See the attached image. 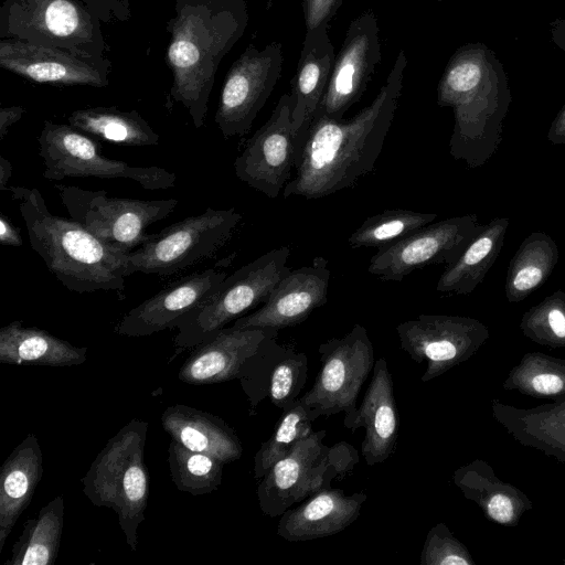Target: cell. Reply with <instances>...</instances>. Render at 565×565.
I'll return each mask as SVG.
<instances>
[{
    "mask_svg": "<svg viewBox=\"0 0 565 565\" xmlns=\"http://www.w3.org/2000/svg\"><path fill=\"white\" fill-rule=\"evenodd\" d=\"M542 278V273L536 267L521 269L514 278V287L519 290H527L536 286Z\"/></svg>",
    "mask_w": 565,
    "mask_h": 565,
    "instance_id": "42",
    "label": "cell"
},
{
    "mask_svg": "<svg viewBox=\"0 0 565 565\" xmlns=\"http://www.w3.org/2000/svg\"><path fill=\"white\" fill-rule=\"evenodd\" d=\"M77 130L97 139L126 146H157L159 135L136 110L117 107H87L74 110L67 118Z\"/></svg>",
    "mask_w": 565,
    "mask_h": 565,
    "instance_id": "29",
    "label": "cell"
},
{
    "mask_svg": "<svg viewBox=\"0 0 565 565\" xmlns=\"http://www.w3.org/2000/svg\"><path fill=\"white\" fill-rule=\"evenodd\" d=\"M563 565H565V554H564V558H563Z\"/></svg>",
    "mask_w": 565,
    "mask_h": 565,
    "instance_id": "45",
    "label": "cell"
},
{
    "mask_svg": "<svg viewBox=\"0 0 565 565\" xmlns=\"http://www.w3.org/2000/svg\"><path fill=\"white\" fill-rule=\"evenodd\" d=\"M436 214L404 209L385 210L369 216L349 237L352 248L386 247L411 233L428 225Z\"/></svg>",
    "mask_w": 565,
    "mask_h": 565,
    "instance_id": "33",
    "label": "cell"
},
{
    "mask_svg": "<svg viewBox=\"0 0 565 565\" xmlns=\"http://www.w3.org/2000/svg\"><path fill=\"white\" fill-rule=\"evenodd\" d=\"M161 425L172 440L223 463L242 456L243 447L233 428L207 412L182 404L171 405L163 411Z\"/></svg>",
    "mask_w": 565,
    "mask_h": 565,
    "instance_id": "26",
    "label": "cell"
},
{
    "mask_svg": "<svg viewBox=\"0 0 565 565\" xmlns=\"http://www.w3.org/2000/svg\"><path fill=\"white\" fill-rule=\"evenodd\" d=\"M100 21H124L130 17L127 0H82Z\"/></svg>",
    "mask_w": 565,
    "mask_h": 565,
    "instance_id": "38",
    "label": "cell"
},
{
    "mask_svg": "<svg viewBox=\"0 0 565 565\" xmlns=\"http://www.w3.org/2000/svg\"><path fill=\"white\" fill-rule=\"evenodd\" d=\"M291 108L290 94L281 95L268 120L234 161L236 177L270 199H276L290 181L298 154Z\"/></svg>",
    "mask_w": 565,
    "mask_h": 565,
    "instance_id": "13",
    "label": "cell"
},
{
    "mask_svg": "<svg viewBox=\"0 0 565 565\" xmlns=\"http://www.w3.org/2000/svg\"><path fill=\"white\" fill-rule=\"evenodd\" d=\"M401 348L426 364L422 382L431 381L470 359L487 339L478 322L448 316L419 315L396 327Z\"/></svg>",
    "mask_w": 565,
    "mask_h": 565,
    "instance_id": "14",
    "label": "cell"
},
{
    "mask_svg": "<svg viewBox=\"0 0 565 565\" xmlns=\"http://www.w3.org/2000/svg\"><path fill=\"white\" fill-rule=\"evenodd\" d=\"M87 359L86 347L36 327H24L14 320L0 329V362L13 365L72 366Z\"/></svg>",
    "mask_w": 565,
    "mask_h": 565,
    "instance_id": "28",
    "label": "cell"
},
{
    "mask_svg": "<svg viewBox=\"0 0 565 565\" xmlns=\"http://www.w3.org/2000/svg\"><path fill=\"white\" fill-rule=\"evenodd\" d=\"M460 224L444 221L426 225L371 257L369 274L385 281H402L416 269L450 260L460 242Z\"/></svg>",
    "mask_w": 565,
    "mask_h": 565,
    "instance_id": "21",
    "label": "cell"
},
{
    "mask_svg": "<svg viewBox=\"0 0 565 565\" xmlns=\"http://www.w3.org/2000/svg\"><path fill=\"white\" fill-rule=\"evenodd\" d=\"M149 423L132 419L96 456L81 479L83 492L99 508H110L126 543L137 551L138 527L145 521L149 499V473L145 463V445Z\"/></svg>",
    "mask_w": 565,
    "mask_h": 565,
    "instance_id": "4",
    "label": "cell"
},
{
    "mask_svg": "<svg viewBox=\"0 0 565 565\" xmlns=\"http://www.w3.org/2000/svg\"><path fill=\"white\" fill-rule=\"evenodd\" d=\"M43 471L38 437L30 433L7 457L0 470V553L20 515L29 507Z\"/></svg>",
    "mask_w": 565,
    "mask_h": 565,
    "instance_id": "25",
    "label": "cell"
},
{
    "mask_svg": "<svg viewBox=\"0 0 565 565\" xmlns=\"http://www.w3.org/2000/svg\"><path fill=\"white\" fill-rule=\"evenodd\" d=\"M552 38L555 43L565 54V19L557 20L552 23Z\"/></svg>",
    "mask_w": 565,
    "mask_h": 565,
    "instance_id": "43",
    "label": "cell"
},
{
    "mask_svg": "<svg viewBox=\"0 0 565 565\" xmlns=\"http://www.w3.org/2000/svg\"><path fill=\"white\" fill-rule=\"evenodd\" d=\"M493 418L520 445L565 465V397L531 408L491 401Z\"/></svg>",
    "mask_w": 565,
    "mask_h": 565,
    "instance_id": "24",
    "label": "cell"
},
{
    "mask_svg": "<svg viewBox=\"0 0 565 565\" xmlns=\"http://www.w3.org/2000/svg\"><path fill=\"white\" fill-rule=\"evenodd\" d=\"M334 60L335 52L328 33V25L306 30L289 93L292 104L291 122L297 134L298 154L312 117L326 94Z\"/></svg>",
    "mask_w": 565,
    "mask_h": 565,
    "instance_id": "22",
    "label": "cell"
},
{
    "mask_svg": "<svg viewBox=\"0 0 565 565\" xmlns=\"http://www.w3.org/2000/svg\"><path fill=\"white\" fill-rule=\"evenodd\" d=\"M452 481L463 497L473 501L484 516L500 525L516 526L525 512L533 509L529 497L515 486L500 480L482 459L457 468Z\"/></svg>",
    "mask_w": 565,
    "mask_h": 565,
    "instance_id": "27",
    "label": "cell"
},
{
    "mask_svg": "<svg viewBox=\"0 0 565 565\" xmlns=\"http://www.w3.org/2000/svg\"><path fill=\"white\" fill-rule=\"evenodd\" d=\"M39 156L43 161V178L61 181L65 178L129 179L145 190H167L174 186L175 173L163 168L132 167L102 153L97 139L70 124L45 120L38 137Z\"/></svg>",
    "mask_w": 565,
    "mask_h": 565,
    "instance_id": "10",
    "label": "cell"
},
{
    "mask_svg": "<svg viewBox=\"0 0 565 565\" xmlns=\"http://www.w3.org/2000/svg\"><path fill=\"white\" fill-rule=\"evenodd\" d=\"M289 256L288 246L275 248L227 276L204 305L178 321L173 356L204 342L230 322L263 305L290 273Z\"/></svg>",
    "mask_w": 565,
    "mask_h": 565,
    "instance_id": "5",
    "label": "cell"
},
{
    "mask_svg": "<svg viewBox=\"0 0 565 565\" xmlns=\"http://www.w3.org/2000/svg\"><path fill=\"white\" fill-rule=\"evenodd\" d=\"M226 277L225 270L207 268L175 280L130 309L115 332L137 338L175 328L180 319L204 305Z\"/></svg>",
    "mask_w": 565,
    "mask_h": 565,
    "instance_id": "17",
    "label": "cell"
},
{
    "mask_svg": "<svg viewBox=\"0 0 565 565\" xmlns=\"http://www.w3.org/2000/svg\"><path fill=\"white\" fill-rule=\"evenodd\" d=\"M321 367L312 387L300 397L310 418L356 409L359 393L373 371L374 349L366 329L356 323L342 338L320 344Z\"/></svg>",
    "mask_w": 565,
    "mask_h": 565,
    "instance_id": "11",
    "label": "cell"
},
{
    "mask_svg": "<svg viewBox=\"0 0 565 565\" xmlns=\"http://www.w3.org/2000/svg\"><path fill=\"white\" fill-rule=\"evenodd\" d=\"M22 106H10L0 108V140H3L10 127L18 122L24 114Z\"/></svg>",
    "mask_w": 565,
    "mask_h": 565,
    "instance_id": "41",
    "label": "cell"
},
{
    "mask_svg": "<svg viewBox=\"0 0 565 565\" xmlns=\"http://www.w3.org/2000/svg\"><path fill=\"white\" fill-rule=\"evenodd\" d=\"M381 57L377 18L373 11H367L349 24L326 94L315 114L342 120L365 92Z\"/></svg>",
    "mask_w": 565,
    "mask_h": 565,
    "instance_id": "15",
    "label": "cell"
},
{
    "mask_svg": "<svg viewBox=\"0 0 565 565\" xmlns=\"http://www.w3.org/2000/svg\"><path fill=\"white\" fill-rule=\"evenodd\" d=\"M247 24L246 0L175 1L174 15L167 23L170 97L188 110L195 128L204 125L220 64Z\"/></svg>",
    "mask_w": 565,
    "mask_h": 565,
    "instance_id": "2",
    "label": "cell"
},
{
    "mask_svg": "<svg viewBox=\"0 0 565 565\" xmlns=\"http://www.w3.org/2000/svg\"><path fill=\"white\" fill-rule=\"evenodd\" d=\"M364 492L345 494L341 489H323L286 510L277 534L288 542L310 541L342 532L360 515Z\"/></svg>",
    "mask_w": 565,
    "mask_h": 565,
    "instance_id": "23",
    "label": "cell"
},
{
    "mask_svg": "<svg viewBox=\"0 0 565 565\" xmlns=\"http://www.w3.org/2000/svg\"><path fill=\"white\" fill-rule=\"evenodd\" d=\"M234 207H207L164 227L129 253L130 273L168 277L214 257L242 221Z\"/></svg>",
    "mask_w": 565,
    "mask_h": 565,
    "instance_id": "8",
    "label": "cell"
},
{
    "mask_svg": "<svg viewBox=\"0 0 565 565\" xmlns=\"http://www.w3.org/2000/svg\"><path fill=\"white\" fill-rule=\"evenodd\" d=\"M407 57L401 50L373 102L349 120L315 114L285 199H320L353 186L375 169L403 90Z\"/></svg>",
    "mask_w": 565,
    "mask_h": 565,
    "instance_id": "1",
    "label": "cell"
},
{
    "mask_svg": "<svg viewBox=\"0 0 565 565\" xmlns=\"http://www.w3.org/2000/svg\"><path fill=\"white\" fill-rule=\"evenodd\" d=\"M168 465L171 479L179 491L204 495L221 486L225 463L171 440L168 446Z\"/></svg>",
    "mask_w": 565,
    "mask_h": 565,
    "instance_id": "32",
    "label": "cell"
},
{
    "mask_svg": "<svg viewBox=\"0 0 565 565\" xmlns=\"http://www.w3.org/2000/svg\"><path fill=\"white\" fill-rule=\"evenodd\" d=\"M308 360L305 353L288 356L276 364L270 380L268 395L270 402L282 411L291 407L306 383Z\"/></svg>",
    "mask_w": 565,
    "mask_h": 565,
    "instance_id": "35",
    "label": "cell"
},
{
    "mask_svg": "<svg viewBox=\"0 0 565 565\" xmlns=\"http://www.w3.org/2000/svg\"><path fill=\"white\" fill-rule=\"evenodd\" d=\"M420 565H475L476 561L468 548L440 522L427 533Z\"/></svg>",
    "mask_w": 565,
    "mask_h": 565,
    "instance_id": "36",
    "label": "cell"
},
{
    "mask_svg": "<svg viewBox=\"0 0 565 565\" xmlns=\"http://www.w3.org/2000/svg\"><path fill=\"white\" fill-rule=\"evenodd\" d=\"M278 330L225 327L194 347L181 365L178 379L186 384H215L236 379L243 364Z\"/></svg>",
    "mask_w": 565,
    "mask_h": 565,
    "instance_id": "19",
    "label": "cell"
},
{
    "mask_svg": "<svg viewBox=\"0 0 565 565\" xmlns=\"http://www.w3.org/2000/svg\"><path fill=\"white\" fill-rule=\"evenodd\" d=\"M372 372L362 403L343 420L352 431L365 429L361 452L369 466L384 462L392 455L398 434L394 385L386 359H377Z\"/></svg>",
    "mask_w": 565,
    "mask_h": 565,
    "instance_id": "20",
    "label": "cell"
},
{
    "mask_svg": "<svg viewBox=\"0 0 565 565\" xmlns=\"http://www.w3.org/2000/svg\"><path fill=\"white\" fill-rule=\"evenodd\" d=\"M312 422L300 397L291 407L285 409L275 431L255 455L254 478L262 479L278 460L309 436L313 431Z\"/></svg>",
    "mask_w": 565,
    "mask_h": 565,
    "instance_id": "34",
    "label": "cell"
},
{
    "mask_svg": "<svg viewBox=\"0 0 565 565\" xmlns=\"http://www.w3.org/2000/svg\"><path fill=\"white\" fill-rule=\"evenodd\" d=\"M12 175L11 162L3 156H0V190H8V183Z\"/></svg>",
    "mask_w": 565,
    "mask_h": 565,
    "instance_id": "44",
    "label": "cell"
},
{
    "mask_svg": "<svg viewBox=\"0 0 565 565\" xmlns=\"http://www.w3.org/2000/svg\"><path fill=\"white\" fill-rule=\"evenodd\" d=\"M0 39L92 57H103L108 50L100 19L82 0H4Z\"/></svg>",
    "mask_w": 565,
    "mask_h": 565,
    "instance_id": "6",
    "label": "cell"
},
{
    "mask_svg": "<svg viewBox=\"0 0 565 565\" xmlns=\"http://www.w3.org/2000/svg\"><path fill=\"white\" fill-rule=\"evenodd\" d=\"M330 278L327 259L317 256L311 265L291 269L258 310L236 319L233 327L280 330L299 324L326 305Z\"/></svg>",
    "mask_w": 565,
    "mask_h": 565,
    "instance_id": "18",
    "label": "cell"
},
{
    "mask_svg": "<svg viewBox=\"0 0 565 565\" xmlns=\"http://www.w3.org/2000/svg\"><path fill=\"white\" fill-rule=\"evenodd\" d=\"M326 430L312 431L301 439L262 478L257 499L264 514L281 515L296 503L329 488L359 460L355 449L339 443L332 448L323 444Z\"/></svg>",
    "mask_w": 565,
    "mask_h": 565,
    "instance_id": "7",
    "label": "cell"
},
{
    "mask_svg": "<svg viewBox=\"0 0 565 565\" xmlns=\"http://www.w3.org/2000/svg\"><path fill=\"white\" fill-rule=\"evenodd\" d=\"M0 243L4 246H21L22 237L19 228L3 213L0 214Z\"/></svg>",
    "mask_w": 565,
    "mask_h": 565,
    "instance_id": "40",
    "label": "cell"
},
{
    "mask_svg": "<svg viewBox=\"0 0 565 565\" xmlns=\"http://www.w3.org/2000/svg\"><path fill=\"white\" fill-rule=\"evenodd\" d=\"M282 62L281 44L271 42L262 50L249 44L232 64L214 117L225 139L250 130L280 78Z\"/></svg>",
    "mask_w": 565,
    "mask_h": 565,
    "instance_id": "12",
    "label": "cell"
},
{
    "mask_svg": "<svg viewBox=\"0 0 565 565\" xmlns=\"http://www.w3.org/2000/svg\"><path fill=\"white\" fill-rule=\"evenodd\" d=\"M492 241L489 237H481L472 243L454 268L446 271H456L463 267H471L481 262L490 252Z\"/></svg>",
    "mask_w": 565,
    "mask_h": 565,
    "instance_id": "39",
    "label": "cell"
},
{
    "mask_svg": "<svg viewBox=\"0 0 565 565\" xmlns=\"http://www.w3.org/2000/svg\"><path fill=\"white\" fill-rule=\"evenodd\" d=\"M0 67L28 81L56 86L105 87L111 63L13 39H0Z\"/></svg>",
    "mask_w": 565,
    "mask_h": 565,
    "instance_id": "16",
    "label": "cell"
},
{
    "mask_svg": "<svg viewBox=\"0 0 565 565\" xmlns=\"http://www.w3.org/2000/svg\"><path fill=\"white\" fill-rule=\"evenodd\" d=\"M70 218L110 247L131 253L152 234L147 228L168 217L178 205L177 199L139 200L109 196L105 190H87L55 184Z\"/></svg>",
    "mask_w": 565,
    "mask_h": 565,
    "instance_id": "9",
    "label": "cell"
},
{
    "mask_svg": "<svg viewBox=\"0 0 565 565\" xmlns=\"http://www.w3.org/2000/svg\"><path fill=\"white\" fill-rule=\"evenodd\" d=\"M342 2L343 0H302L306 30L329 25Z\"/></svg>",
    "mask_w": 565,
    "mask_h": 565,
    "instance_id": "37",
    "label": "cell"
},
{
    "mask_svg": "<svg viewBox=\"0 0 565 565\" xmlns=\"http://www.w3.org/2000/svg\"><path fill=\"white\" fill-rule=\"evenodd\" d=\"M26 226L30 245L68 290L116 291L121 298L131 275L129 254L102 242L82 224L50 212L36 188H8Z\"/></svg>",
    "mask_w": 565,
    "mask_h": 565,
    "instance_id": "3",
    "label": "cell"
},
{
    "mask_svg": "<svg viewBox=\"0 0 565 565\" xmlns=\"http://www.w3.org/2000/svg\"><path fill=\"white\" fill-rule=\"evenodd\" d=\"M507 391L533 398L556 401L565 397V360L542 352L526 353L508 373Z\"/></svg>",
    "mask_w": 565,
    "mask_h": 565,
    "instance_id": "31",
    "label": "cell"
},
{
    "mask_svg": "<svg viewBox=\"0 0 565 565\" xmlns=\"http://www.w3.org/2000/svg\"><path fill=\"white\" fill-rule=\"evenodd\" d=\"M64 524V497L56 495L28 519L11 548L6 565H53L56 561Z\"/></svg>",
    "mask_w": 565,
    "mask_h": 565,
    "instance_id": "30",
    "label": "cell"
}]
</instances>
